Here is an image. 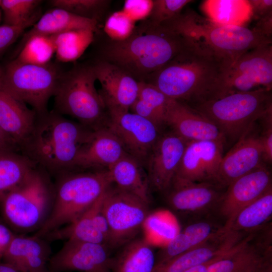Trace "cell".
<instances>
[{"instance_id": "cell-49", "label": "cell", "mask_w": 272, "mask_h": 272, "mask_svg": "<svg viewBox=\"0 0 272 272\" xmlns=\"http://www.w3.org/2000/svg\"><path fill=\"white\" fill-rule=\"evenodd\" d=\"M0 272H21L11 264L5 262L0 263Z\"/></svg>"}, {"instance_id": "cell-40", "label": "cell", "mask_w": 272, "mask_h": 272, "mask_svg": "<svg viewBox=\"0 0 272 272\" xmlns=\"http://www.w3.org/2000/svg\"><path fill=\"white\" fill-rule=\"evenodd\" d=\"M225 230L224 226L216 230L209 222L197 221L186 226L182 232L188 238L193 249L206 243Z\"/></svg>"}, {"instance_id": "cell-48", "label": "cell", "mask_w": 272, "mask_h": 272, "mask_svg": "<svg viewBox=\"0 0 272 272\" xmlns=\"http://www.w3.org/2000/svg\"><path fill=\"white\" fill-rule=\"evenodd\" d=\"M226 254V255H227ZM225 255H223L222 256L218 257L215 258H214L212 259L211 260H210L207 262H205L204 263L199 264L196 266H194L193 267H192L186 270H185L183 272H208V268L209 266L215 261L221 259L223 257H224Z\"/></svg>"}, {"instance_id": "cell-50", "label": "cell", "mask_w": 272, "mask_h": 272, "mask_svg": "<svg viewBox=\"0 0 272 272\" xmlns=\"http://www.w3.org/2000/svg\"><path fill=\"white\" fill-rule=\"evenodd\" d=\"M1 4H2V0H0V8H1ZM1 11H0V22H1Z\"/></svg>"}, {"instance_id": "cell-5", "label": "cell", "mask_w": 272, "mask_h": 272, "mask_svg": "<svg viewBox=\"0 0 272 272\" xmlns=\"http://www.w3.org/2000/svg\"><path fill=\"white\" fill-rule=\"evenodd\" d=\"M112 183L107 170L66 175L57 186L48 218L34 235L45 237L50 232L73 222Z\"/></svg>"}, {"instance_id": "cell-3", "label": "cell", "mask_w": 272, "mask_h": 272, "mask_svg": "<svg viewBox=\"0 0 272 272\" xmlns=\"http://www.w3.org/2000/svg\"><path fill=\"white\" fill-rule=\"evenodd\" d=\"M161 25L211 53L228 67L247 51L271 43V39L253 28L217 24L191 10L181 12Z\"/></svg>"}, {"instance_id": "cell-28", "label": "cell", "mask_w": 272, "mask_h": 272, "mask_svg": "<svg viewBox=\"0 0 272 272\" xmlns=\"http://www.w3.org/2000/svg\"><path fill=\"white\" fill-rule=\"evenodd\" d=\"M113 258L112 272H152L156 256L152 244L145 238L133 239L125 244Z\"/></svg>"}, {"instance_id": "cell-20", "label": "cell", "mask_w": 272, "mask_h": 272, "mask_svg": "<svg viewBox=\"0 0 272 272\" xmlns=\"http://www.w3.org/2000/svg\"><path fill=\"white\" fill-rule=\"evenodd\" d=\"M222 186L209 182H196L174 178L167 195L169 205L176 210L199 212L219 205L224 192Z\"/></svg>"}, {"instance_id": "cell-4", "label": "cell", "mask_w": 272, "mask_h": 272, "mask_svg": "<svg viewBox=\"0 0 272 272\" xmlns=\"http://www.w3.org/2000/svg\"><path fill=\"white\" fill-rule=\"evenodd\" d=\"M92 130L56 113H46L37 119L24 148L30 159L53 171L75 168L78 154Z\"/></svg>"}, {"instance_id": "cell-25", "label": "cell", "mask_w": 272, "mask_h": 272, "mask_svg": "<svg viewBox=\"0 0 272 272\" xmlns=\"http://www.w3.org/2000/svg\"><path fill=\"white\" fill-rule=\"evenodd\" d=\"M250 235L241 241L230 253L212 263L208 272H270L266 256L250 243Z\"/></svg>"}, {"instance_id": "cell-27", "label": "cell", "mask_w": 272, "mask_h": 272, "mask_svg": "<svg viewBox=\"0 0 272 272\" xmlns=\"http://www.w3.org/2000/svg\"><path fill=\"white\" fill-rule=\"evenodd\" d=\"M97 23L96 20L81 17L62 9L53 8L46 11L35 23L24 40L35 34L51 36L77 29H91L95 31Z\"/></svg>"}, {"instance_id": "cell-11", "label": "cell", "mask_w": 272, "mask_h": 272, "mask_svg": "<svg viewBox=\"0 0 272 272\" xmlns=\"http://www.w3.org/2000/svg\"><path fill=\"white\" fill-rule=\"evenodd\" d=\"M149 205L113 183L107 189L102 210L110 230L109 247L125 245L134 239L148 217Z\"/></svg>"}, {"instance_id": "cell-41", "label": "cell", "mask_w": 272, "mask_h": 272, "mask_svg": "<svg viewBox=\"0 0 272 272\" xmlns=\"http://www.w3.org/2000/svg\"><path fill=\"white\" fill-rule=\"evenodd\" d=\"M261 128H259V137L263 160L266 164L272 161V109L268 111L260 119Z\"/></svg>"}, {"instance_id": "cell-42", "label": "cell", "mask_w": 272, "mask_h": 272, "mask_svg": "<svg viewBox=\"0 0 272 272\" xmlns=\"http://www.w3.org/2000/svg\"><path fill=\"white\" fill-rule=\"evenodd\" d=\"M153 0H126L122 10L135 22L149 18Z\"/></svg>"}, {"instance_id": "cell-39", "label": "cell", "mask_w": 272, "mask_h": 272, "mask_svg": "<svg viewBox=\"0 0 272 272\" xmlns=\"http://www.w3.org/2000/svg\"><path fill=\"white\" fill-rule=\"evenodd\" d=\"M191 2L193 1L153 0L149 21L155 25H160L178 16L185 6Z\"/></svg>"}, {"instance_id": "cell-7", "label": "cell", "mask_w": 272, "mask_h": 272, "mask_svg": "<svg viewBox=\"0 0 272 272\" xmlns=\"http://www.w3.org/2000/svg\"><path fill=\"white\" fill-rule=\"evenodd\" d=\"M96 80L93 66L76 67L61 75L54 95L59 113L76 119L93 130L106 127L108 118L95 88Z\"/></svg>"}, {"instance_id": "cell-29", "label": "cell", "mask_w": 272, "mask_h": 272, "mask_svg": "<svg viewBox=\"0 0 272 272\" xmlns=\"http://www.w3.org/2000/svg\"><path fill=\"white\" fill-rule=\"evenodd\" d=\"M200 8L206 18L223 25L245 27L252 18L248 0H206Z\"/></svg>"}, {"instance_id": "cell-46", "label": "cell", "mask_w": 272, "mask_h": 272, "mask_svg": "<svg viewBox=\"0 0 272 272\" xmlns=\"http://www.w3.org/2000/svg\"><path fill=\"white\" fill-rule=\"evenodd\" d=\"M15 234L7 226L0 222V248L6 252Z\"/></svg>"}, {"instance_id": "cell-32", "label": "cell", "mask_w": 272, "mask_h": 272, "mask_svg": "<svg viewBox=\"0 0 272 272\" xmlns=\"http://www.w3.org/2000/svg\"><path fill=\"white\" fill-rule=\"evenodd\" d=\"M93 205L73 222L50 232L45 236L51 240L66 239L107 246L104 236L95 224Z\"/></svg>"}, {"instance_id": "cell-22", "label": "cell", "mask_w": 272, "mask_h": 272, "mask_svg": "<svg viewBox=\"0 0 272 272\" xmlns=\"http://www.w3.org/2000/svg\"><path fill=\"white\" fill-rule=\"evenodd\" d=\"M36 113L0 88V128L19 149L24 148L34 128Z\"/></svg>"}, {"instance_id": "cell-31", "label": "cell", "mask_w": 272, "mask_h": 272, "mask_svg": "<svg viewBox=\"0 0 272 272\" xmlns=\"http://www.w3.org/2000/svg\"><path fill=\"white\" fill-rule=\"evenodd\" d=\"M29 157L15 151H0V200L19 185L34 170Z\"/></svg>"}, {"instance_id": "cell-19", "label": "cell", "mask_w": 272, "mask_h": 272, "mask_svg": "<svg viewBox=\"0 0 272 272\" xmlns=\"http://www.w3.org/2000/svg\"><path fill=\"white\" fill-rule=\"evenodd\" d=\"M165 124L187 142L216 141L226 143V138L217 125L185 103L170 99Z\"/></svg>"}, {"instance_id": "cell-34", "label": "cell", "mask_w": 272, "mask_h": 272, "mask_svg": "<svg viewBox=\"0 0 272 272\" xmlns=\"http://www.w3.org/2000/svg\"><path fill=\"white\" fill-rule=\"evenodd\" d=\"M95 32L91 29H77L51 35L56 58L62 62L77 60L93 41Z\"/></svg>"}, {"instance_id": "cell-10", "label": "cell", "mask_w": 272, "mask_h": 272, "mask_svg": "<svg viewBox=\"0 0 272 272\" xmlns=\"http://www.w3.org/2000/svg\"><path fill=\"white\" fill-rule=\"evenodd\" d=\"M272 45H260L244 53L226 69L206 99L259 90H271Z\"/></svg>"}, {"instance_id": "cell-36", "label": "cell", "mask_w": 272, "mask_h": 272, "mask_svg": "<svg viewBox=\"0 0 272 272\" xmlns=\"http://www.w3.org/2000/svg\"><path fill=\"white\" fill-rule=\"evenodd\" d=\"M41 1L2 0L4 24L12 26L33 25L36 17L34 12Z\"/></svg>"}, {"instance_id": "cell-2", "label": "cell", "mask_w": 272, "mask_h": 272, "mask_svg": "<svg viewBox=\"0 0 272 272\" xmlns=\"http://www.w3.org/2000/svg\"><path fill=\"white\" fill-rule=\"evenodd\" d=\"M186 40V46L147 83L169 98L189 104L210 96L228 66L198 45Z\"/></svg>"}, {"instance_id": "cell-17", "label": "cell", "mask_w": 272, "mask_h": 272, "mask_svg": "<svg viewBox=\"0 0 272 272\" xmlns=\"http://www.w3.org/2000/svg\"><path fill=\"white\" fill-rule=\"evenodd\" d=\"M101 86L100 94L108 112H126L136 99L139 82L119 67L101 60L93 66Z\"/></svg>"}, {"instance_id": "cell-23", "label": "cell", "mask_w": 272, "mask_h": 272, "mask_svg": "<svg viewBox=\"0 0 272 272\" xmlns=\"http://www.w3.org/2000/svg\"><path fill=\"white\" fill-rule=\"evenodd\" d=\"M239 241L238 237L235 234H221L201 245L155 264L152 272H183L192 267L229 253L235 248Z\"/></svg>"}, {"instance_id": "cell-9", "label": "cell", "mask_w": 272, "mask_h": 272, "mask_svg": "<svg viewBox=\"0 0 272 272\" xmlns=\"http://www.w3.org/2000/svg\"><path fill=\"white\" fill-rule=\"evenodd\" d=\"M61 75L50 63L33 65L15 59L7 65L0 88L42 115L46 113L48 101L54 96Z\"/></svg>"}, {"instance_id": "cell-30", "label": "cell", "mask_w": 272, "mask_h": 272, "mask_svg": "<svg viewBox=\"0 0 272 272\" xmlns=\"http://www.w3.org/2000/svg\"><path fill=\"white\" fill-rule=\"evenodd\" d=\"M169 100L153 85L140 82L137 97L129 110L151 121L161 129L165 125V114Z\"/></svg>"}, {"instance_id": "cell-47", "label": "cell", "mask_w": 272, "mask_h": 272, "mask_svg": "<svg viewBox=\"0 0 272 272\" xmlns=\"http://www.w3.org/2000/svg\"><path fill=\"white\" fill-rule=\"evenodd\" d=\"M18 149L11 142L0 128V151L16 152Z\"/></svg>"}, {"instance_id": "cell-26", "label": "cell", "mask_w": 272, "mask_h": 272, "mask_svg": "<svg viewBox=\"0 0 272 272\" xmlns=\"http://www.w3.org/2000/svg\"><path fill=\"white\" fill-rule=\"evenodd\" d=\"M107 170L113 184L149 204L148 175L137 160L126 153Z\"/></svg>"}, {"instance_id": "cell-15", "label": "cell", "mask_w": 272, "mask_h": 272, "mask_svg": "<svg viewBox=\"0 0 272 272\" xmlns=\"http://www.w3.org/2000/svg\"><path fill=\"white\" fill-rule=\"evenodd\" d=\"M225 144L209 140L188 142L174 178L219 185L218 172Z\"/></svg>"}, {"instance_id": "cell-6", "label": "cell", "mask_w": 272, "mask_h": 272, "mask_svg": "<svg viewBox=\"0 0 272 272\" xmlns=\"http://www.w3.org/2000/svg\"><path fill=\"white\" fill-rule=\"evenodd\" d=\"M187 105L215 124L226 140L236 142L272 109L271 90L231 93Z\"/></svg>"}, {"instance_id": "cell-35", "label": "cell", "mask_w": 272, "mask_h": 272, "mask_svg": "<svg viewBox=\"0 0 272 272\" xmlns=\"http://www.w3.org/2000/svg\"><path fill=\"white\" fill-rule=\"evenodd\" d=\"M24 41L16 60L23 63L39 65L49 63L55 51L51 36L35 34Z\"/></svg>"}, {"instance_id": "cell-13", "label": "cell", "mask_w": 272, "mask_h": 272, "mask_svg": "<svg viewBox=\"0 0 272 272\" xmlns=\"http://www.w3.org/2000/svg\"><path fill=\"white\" fill-rule=\"evenodd\" d=\"M103 244L66 240L49 260L52 272H112L113 258Z\"/></svg>"}, {"instance_id": "cell-14", "label": "cell", "mask_w": 272, "mask_h": 272, "mask_svg": "<svg viewBox=\"0 0 272 272\" xmlns=\"http://www.w3.org/2000/svg\"><path fill=\"white\" fill-rule=\"evenodd\" d=\"M257 121L250 125L223 156L218 176L221 186L227 187L237 178L265 164Z\"/></svg>"}, {"instance_id": "cell-33", "label": "cell", "mask_w": 272, "mask_h": 272, "mask_svg": "<svg viewBox=\"0 0 272 272\" xmlns=\"http://www.w3.org/2000/svg\"><path fill=\"white\" fill-rule=\"evenodd\" d=\"M272 216V189L248 205L237 214L228 229L254 231L265 224Z\"/></svg>"}, {"instance_id": "cell-18", "label": "cell", "mask_w": 272, "mask_h": 272, "mask_svg": "<svg viewBox=\"0 0 272 272\" xmlns=\"http://www.w3.org/2000/svg\"><path fill=\"white\" fill-rule=\"evenodd\" d=\"M271 186V173L265 164L229 185L218 205L226 219L225 228L228 229L240 210L272 189Z\"/></svg>"}, {"instance_id": "cell-1", "label": "cell", "mask_w": 272, "mask_h": 272, "mask_svg": "<svg viewBox=\"0 0 272 272\" xmlns=\"http://www.w3.org/2000/svg\"><path fill=\"white\" fill-rule=\"evenodd\" d=\"M187 44L180 35L149 21L135 27L126 40L111 41L103 50V60L122 69L138 82H148Z\"/></svg>"}, {"instance_id": "cell-38", "label": "cell", "mask_w": 272, "mask_h": 272, "mask_svg": "<svg viewBox=\"0 0 272 272\" xmlns=\"http://www.w3.org/2000/svg\"><path fill=\"white\" fill-rule=\"evenodd\" d=\"M135 27V22L121 10L109 16L105 21L104 31L111 41L120 42L128 39Z\"/></svg>"}, {"instance_id": "cell-45", "label": "cell", "mask_w": 272, "mask_h": 272, "mask_svg": "<svg viewBox=\"0 0 272 272\" xmlns=\"http://www.w3.org/2000/svg\"><path fill=\"white\" fill-rule=\"evenodd\" d=\"M257 21L253 29L263 36L271 39L272 14L261 18Z\"/></svg>"}, {"instance_id": "cell-37", "label": "cell", "mask_w": 272, "mask_h": 272, "mask_svg": "<svg viewBox=\"0 0 272 272\" xmlns=\"http://www.w3.org/2000/svg\"><path fill=\"white\" fill-rule=\"evenodd\" d=\"M53 8L65 10L77 16L94 19L107 6L109 1L104 0H52Z\"/></svg>"}, {"instance_id": "cell-8", "label": "cell", "mask_w": 272, "mask_h": 272, "mask_svg": "<svg viewBox=\"0 0 272 272\" xmlns=\"http://www.w3.org/2000/svg\"><path fill=\"white\" fill-rule=\"evenodd\" d=\"M53 198L49 184L34 169L17 187L0 200L3 218L20 232L39 230L51 211Z\"/></svg>"}, {"instance_id": "cell-44", "label": "cell", "mask_w": 272, "mask_h": 272, "mask_svg": "<svg viewBox=\"0 0 272 272\" xmlns=\"http://www.w3.org/2000/svg\"><path fill=\"white\" fill-rule=\"evenodd\" d=\"M252 12V18L257 20L261 18L272 14V1L250 0Z\"/></svg>"}, {"instance_id": "cell-24", "label": "cell", "mask_w": 272, "mask_h": 272, "mask_svg": "<svg viewBox=\"0 0 272 272\" xmlns=\"http://www.w3.org/2000/svg\"><path fill=\"white\" fill-rule=\"evenodd\" d=\"M50 249L42 237L15 234L3 258L21 272H49Z\"/></svg>"}, {"instance_id": "cell-43", "label": "cell", "mask_w": 272, "mask_h": 272, "mask_svg": "<svg viewBox=\"0 0 272 272\" xmlns=\"http://www.w3.org/2000/svg\"><path fill=\"white\" fill-rule=\"evenodd\" d=\"M30 26H31L30 25L19 26L4 24L0 25V52L13 43L25 29Z\"/></svg>"}, {"instance_id": "cell-21", "label": "cell", "mask_w": 272, "mask_h": 272, "mask_svg": "<svg viewBox=\"0 0 272 272\" xmlns=\"http://www.w3.org/2000/svg\"><path fill=\"white\" fill-rule=\"evenodd\" d=\"M126 153L116 137L107 127L93 130L81 148L75 168L107 170Z\"/></svg>"}, {"instance_id": "cell-12", "label": "cell", "mask_w": 272, "mask_h": 272, "mask_svg": "<svg viewBox=\"0 0 272 272\" xmlns=\"http://www.w3.org/2000/svg\"><path fill=\"white\" fill-rule=\"evenodd\" d=\"M106 127L119 141L125 153L145 167L148 156L161 135L160 129L129 111L108 113Z\"/></svg>"}, {"instance_id": "cell-16", "label": "cell", "mask_w": 272, "mask_h": 272, "mask_svg": "<svg viewBox=\"0 0 272 272\" xmlns=\"http://www.w3.org/2000/svg\"><path fill=\"white\" fill-rule=\"evenodd\" d=\"M187 142L172 131L160 135L145 166L150 185L156 190L164 191L171 186Z\"/></svg>"}]
</instances>
